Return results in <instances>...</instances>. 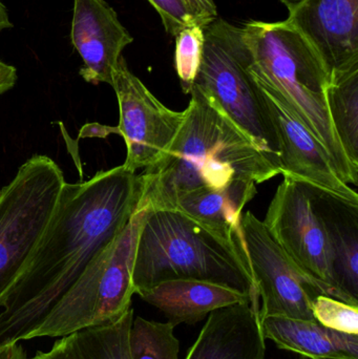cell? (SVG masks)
Returning <instances> with one entry per match:
<instances>
[{
	"label": "cell",
	"instance_id": "17",
	"mask_svg": "<svg viewBox=\"0 0 358 359\" xmlns=\"http://www.w3.org/2000/svg\"><path fill=\"white\" fill-rule=\"evenodd\" d=\"M263 334L277 348L310 359H358V335L326 328L317 320L261 318Z\"/></svg>",
	"mask_w": 358,
	"mask_h": 359
},
{
	"label": "cell",
	"instance_id": "5",
	"mask_svg": "<svg viewBox=\"0 0 358 359\" xmlns=\"http://www.w3.org/2000/svg\"><path fill=\"white\" fill-rule=\"evenodd\" d=\"M145 212L138 206L117 240L92 259L25 341L67 337L101 326L132 308L135 255Z\"/></svg>",
	"mask_w": 358,
	"mask_h": 359
},
{
	"label": "cell",
	"instance_id": "14",
	"mask_svg": "<svg viewBox=\"0 0 358 359\" xmlns=\"http://www.w3.org/2000/svg\"><path fill=\"white\" fill-rule=\"evenodd\" d=\"M307 188L325 231L334 288L345 303L358 306V204L313 186Z\"/></svg>",
	"mask_w": 358,
	"mask_h": 359
},
{
	"label": "cell",
	"instance_id": "10",
	"mask_svg": "<svg viewBox=\"0 0 358 359\" xmlns=\"http://www.w3.org/2000/svg\"><path fill=\"white\" fill-rule=\"evenodd\" d=\"M265 226L292 263L345 302L334 288L325 231L311 205L306 184L284 178L267 209Z\"/></svg>",
	"mask_w": 358,
	"mask_h": 359
},
{
	"label": "cell",
	"instance_id": "22",
	"mask_svg": "<svg viewBox=\"0 0 358 359\" xmlns=\"http://www.w3.org/2000/svg\"><path fill=\"white\" fill-rule=\"evenodd\" d=\"M204 31L200 25H191L176 36L174 63L185 94H191L201 67L205 42Z\"/></svg>",
	"mask_w": 358,
	"mask_h": 359
},
{
	"label": "cell",
	"instance_id": "23",
	"mask_svg": "<svg viewBox=\"0 0 358 359\" xmlns=\"http://www.w3.org/2000/svg\"><path fill=\"white\" fill-rule=\"evenodd\" d=\"M312 316L326 328L358 335V306L319 294L313 299Z\"/></svg>",
	"mask_w": 358,
	"mask_h": 359
},
{
	"label": "cell",
	"instance_id": "11",
	"mask_svg": "<svg viewBox=\"0 0 358 359\" xmlns=\"http://www.w3.org/2000/svg\"><path fill=\"white\" fill-rule=\"evenodd\" d=\"M254 79L279 145L284 178L294 180L358 204L357 190L345 183L326 149L275 88Z\"/></svg>",
	"mask_w": 358,
	"mask_h": 359
},
{
	"label": "cell",
	"instance_id": "18",
	"mask_svg": "<svg viewBox=\"0 0 358 359\" xmlns=\"http://www.w3.org/2000/svg\"><path fill=\"white\" fill-rule=\"evenodd\" d=\"M256 185L254 182L239 180L221 189L195 190L183 196L174 210L181 211L210 229L244 244L241 226L243 209L256 196Z\"/></svg>",
	"mask_w": 358,
	"mask_h": 359
},
{
	"label": "cell",
	"instance_id": "29",
	"mask_svg": "<svg viewBox=\"0 0 358 359\" xmlns=\"http://www.w3.org/2000/svg\"><path fill=\"white\" fill-rule=\"evenodd\" d=\"M304 0H281L282 4L288 8L289 13H291L294 8H298Z\"/></svg>",
	"mask_w": 358,
	"mask_h": 359
},
{
	"label": "cell",
	"instance_id": "2",
	"mask_svg": "<svg viewBox=\"0 0 358 359\" xmlns=\"http://www.w3.org/2000/svg\"><path fill=\"white\" fill-rule=\"evenodd\" d=\"M185 118L166 155L140 175L139 207L174 209L200 189L235 181L262 184L281 175L279 163L254 147L202 90L193 86Z\"/></svg>",
	"mask_w": 358,
	"mask_h": 359
},
{
	"label": "cell",
	"instance_id": "4",
	"mask_svg": "<svg viewBox=\"0 0 358 359\" xmlns=\"http://www.w3.org/2000/svg\"><path fill=\"white\" fill-rule=\"evenodd\" d=\"M241 29L249 54L252 77L284 97L323 145L340 179L357 186L358 170L343 151L328 113L326 90L330 74L319 53L287 19L277 22L248 21Z\"/></svg>",
	"mask_w": 358,
	"mask_h": 359
},
{
	"label": "cell",
	"instance_id": "7",
	"mask_svg": "<svg viewBox=\"0 0 358 359\" xmlns=\"http://www.w3.org/2000/svg\"><path fill=\"white\" fill-rule=\"evenodd\" d=\"M65 184L54 160L34 155L0 189V308L54 217Z\"/></svg>",
	"mask_w": 358,
	"mask_h": 359
},
{
	"label": "cell",
	"instance_id": "15",
	"mask_svg": "<svg viewBox=\"0 0 358 359\" xmlns=\"http://www.w3.org/2000/svg\"><path fill=\"white\" fill-rule=\"evenodd\" d=\"M260 302L214 310L185 359H265Z\"/></svg>",
	"mask_w": 358,
	"mask_h": 359
},
{
	"label": "cell",
	"instance_id": "24",
	"mask_svg": "<svg viewBox=\"0 0 358 359\" xmlns=\"http://www.w3.org/2000/svg\"><path fill=\"white\" fill-rule=\"evenodd\" d=\"M161 17L166 32L176 37L183 29L199 25L184 0H147ZM201 27V25H200Z\"/></svg>",
	"mask_w": 358,
	"mask_h": 359
},
{
	"label": "cell",
	"instance_id": "8",
	"mask_svg": "<svg viewBox=\"0 0 358 359\" xmlns=\"http://www.w3.org/2000/svg\"><path fill=\"white\" fill-rule=\"evenodd\" d=\"M241 226L250 271L260 297L261 318L283 316L315 320L313 299L319 294L334 297L331 291L301 271L269 233L264 222L252 211L243 215Z\"/></svg>",
	"mask_w": 358,
	"mask_h": 359
},
{
	"label": "cell",
	"instance_id": "28",
	"mask_svg": "<svg viewBox=\"0 0 358 359\" xmlns=\"http://www.w3.org/2000/svg\"><path fill=\"white\" fill-rule=\"evenodd\" d=\"M13 27L12 21L8 15V8L4 6V2L0 0V32Z\"/></svg>",
	"mask_w": 358,
	"mask_h": 359
},
{
	"label": "cell",
	"instance_id": "19",
	"mask_svg": "<svg viewBox=\"0 0 358 359\" xmlns=\"http://www.w3.org/2000/svg\"><path fill=\"white\" fill-rule=\"evenodd\" d=\"M132 320L130 308L113 322L59 337L50 349L29 359H130L128 335Z\"/></svg>",
	"mask_w": 358,
	"mask_h": 359
},
{
	"label": "cell",
	"instance_id": "20",
	"mask_svg": "<svg viewBox=\"0 0 358 359\" xmlns=\"http://www.w3.org/2000/svg\"><path fill=\"white\" fill-rule=\"evenodd\" d=\"M326 103L343 151L358 170V67L331 74Z\"/></svg>",
	"mask_w": 358,
	"mask_h": 359
},
{
	"label": "cell",
	"instance_id": "3",
	"mask_svg": "<svg viewBox=\"0 0 358 359\" xmlns=\"http://www.w3.org/2000/svg\"><path fill=\"white\" fill-rule=\"evenodd\" d=\"M174 280L214 283L260 299L245 245L181 211L146 209L135 255V294Z\"/></svg>",
	"mask_w": 358,
	"mask_h": 359
},
{
	"label": "cell",
	"instance_id": "27",
	"mask_svg": "<svg viewBox=\"0 0 358 359\" xmlns=\"http://www.w3.org/2000/svg\"><path fill=\"white\" fill-rule=\"evenodd\" d=\"M0 359H29L25 348L18 344L0 347Z\"/></svg>",
	"mask_w": 358,
	"mask_h": 359
},
{
	"label": "cell",
	"instance_id": "12",
	"mask_svg": "<svg viewBox=\"0 0 358 359\" xmlns=\"http://www.w3.org/2000/svg\"><path fill=\"white\" fill-rule=\"evenodd\" d=\"M71 39L83 62L80 76L111 86L122 52L134 41L105 0H74Z\"/></svg>",
	"mask_w": 358,
	"mask_h": 359
},
{
	"label": "cell",
	"instance_id": "1",
	"mask_svg": "<svg viewBox=\"0 0 358 359\" xmlns=\"http://www.w3.org/2000/svg\"><path fill=\"white\" fill-rule=\"evenodd\" d=\"M140 175L123 165L65 184L54 217L0 308V347L25 341L138 208Z\"/></svg>",
	"mask_w": 358,
	"mask_h": 359
},
{
	"label": "cell",
	"instance_id": "9",
	"mask_svg": "<svg viewBox=\"0 0 358 359\" xmlns=\"http://www.w3.org/2000/svg\"><path fill=\"white\" fill-rule=\"evenodd\" d=\"M111 88L119 104L116 130L123 137L128 149L123 166L132 172L146 170L167 153L184 121L185 111H172L153 96L128 69L123 56L113 73Z\"/></svg>",
	"mask_w": 358,
	"mask_h": 359
},
{
	"label": "cell",
	"instance_id": "13",
	"mask_svg": "<svg viewBox=\"0 0 358 359\" xmlns=\"http://www.w3.org/2000/svg\"><path fill=\"white\" fill-rule=\"evenodd\" d=\"M287 20L312 44L330 77L358 67V0H304Z\"/></svg>",
	"mask_w": 358,
	"mask_h": 359
},
{
	"label": "cell",
	"instance_id": "21",
	"mask_svg": "<svg viewBox=\"0 0 358 359\" xmlns=\"http://www.w3.org/2000/svg\"><path fill=\"white\" fill-rule=\"evenodd\" d=\"M174 328L170 322L134 316L128 335L130 359H179L180 341L174 337Z\"/></svg>",
	"mask_w": 358,
	"mask_h": 359
},
{
	"label": "cell",
	"instance_id": "6",
	"mask_svg": "<svg viewBox=\"0 0 358 359\" xmlns=\"http://www.w3.org/2000/svg\"><path fill=\"white\" fill-rule=\"evenodd\" d=\"M204 33L203 57L193 86L209 97L256 149L280 165L277 136L248 69L249 54L241 27L216 18Z\"/></svg>",
	"mask_w": 358,
	"mask_h": 359
},
{
	"label": "cell",
	"instance_id": "26",
	"mask_svg": "<svg viewBox=\"0 0 358 359\" xmlns=\"http://www.w3.org/2000/svg\"><path fill=\"white\" fill-rule=\"evenodd\" d=\"M18 79L16 67L0 59V95L12 90Z\"/></svg>",
	"mask_w": 358,
	"mask_h": 359
},
{
	"label": "cell",
	"instance_id": "16",
	"mask_svg": "<svg viewBox=\"0 0 358 359\" xmlns=\"http://www.w3.org/2000/svg\"><path fill=\"white\" fill-rule=\"evenodd\" d=\"M140 297L163 312L168 322L176 327L197 324L220 308L249 301L260 302L229 287L195 280L160 283Z\"/></svg>",
	"mask_w": 358,
	"mask_h": 359
},
{
	"label": "cell",
	"instance_id": "25",
	"mask_svg": "<svg viewBox=\"0 0 358 359\" xmlns=\"http://www.w3.org/2000/svg\"><path fill=\"white\" fill-rule=\"evenodd\" d=\"M184 2L204 29L218 18V10L214 0H184Z\"/></svg>",
	"mask_w": 358,
	"mask_h": 359
}]
</instances>
